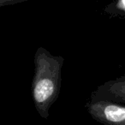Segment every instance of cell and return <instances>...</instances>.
<instances>
[{"instance_id": "obj_1", "label": "cell", "mask_w": 125, "mask_h": 125, "mask_svg": "<svg viewBox=\"0 0 125 125\" xmlns=\"http://www.w3.org/2000/svg\"><path fill=\"white\" fill-rule=\"evenodd\" d=\"M63 63L62 56L52 55L43 47L35 53L32 93L35 108L44 119L49 117L51 107L58 99Z\"/></svg>"}, {"instance_id": "obj_2", "label": "cell", "mask_w": 125, "mask_h": 125, "mask_svg": "<svg viewBox=\"0 0 125 125\" xmlns=\"http://www.w3.org/2000/svg\"><path fill=\"white\" fill-rule=\"evenodd\" d=\"M86 109L93 119L103 125H125L124 104L107 100H88Z\"/></svg>"}, {"instance_id": "obj_3", "label": "cell", "mask_w": 125, "mask_h": 125, "mask_svg": "<svg viewBox=\"0 0 125 125\" xmlns=\"http://www.w3.org/2000/svg\"><path fill=\"white\" fill-rule=\"evenodd\" d=\"M107 100L125 105V74L99 85L90 96L89 101Z\"/></svg>"}, {"instance_id": "obj_4", "label": "cell", "mask_w": 125, "mask_h": 125, "mask_svg": "<svg viewBox=\"0 0 125 125\" xmlns=\"http://www.w3.org/2000/svg\"><path fill=\"white\" fill-rule=\"evenodd\" d=\"M118 7H120L122 10H125V0H120L119 2L117 3Z\"/></svg>"}]
</instances>
